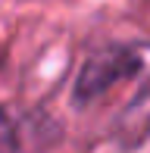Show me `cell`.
Here are the masks:
<instances>
[{"mask_svg":"<svg viewBox=\"0 0 150 153\" xmlns=\"http://www.w3.org/2000/svg\"><path fill=\"white\" fill-rule=\"evenodd\" d=\"M147 59H150L147 50L128 47V44H113V47H106V50L94 53V56L85 62L78 81H75V97H78V100H94L97 94L110 91L116 81L141 72V69L147 66Z\"/></svg>","mask_w":150,"mask_h":153,"instance_id":"cell-1","label":"cell"}]
</instances>
